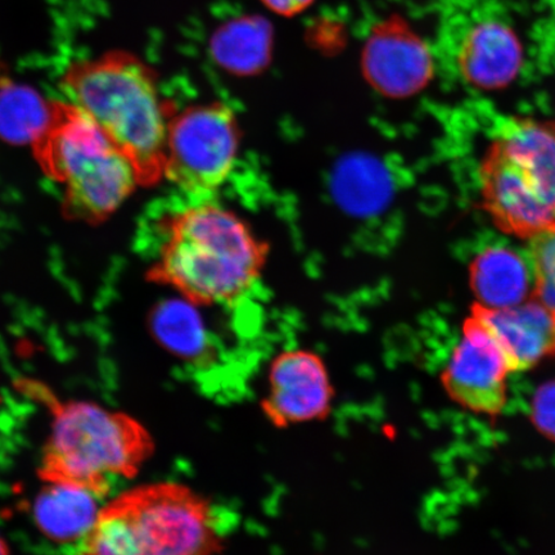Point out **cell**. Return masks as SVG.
Masks as SVG:
<instances>
[{
  "mask_svg": "<svg viewBox=\"0 0 555 555\" xmlns=\"http://www.w3.org/2000/svg\"><path fill=\"white\" fill-rule=\"evenodd\" d=\"M147 278L197 307L237 301L260 280L269 256L240 214L206 198L169 215Z\"/></svg>",
  "mask_w": 555,
  "mask_h": 555,
  "instance_id": "cell-1",
  "label": "cell"
},
{
  "mask_svg": "<svg viewBox=\"0 0 555 555\" xmlns=\"http://www.w3.org/2000/svg\"><path fill=\"white\" fill-rule=\"evenodd\" d=\"M62 88L133 165L139 185L162 182L172 108L141 59L109 51L73 62L62 76Z\"/></svg>",
  "mask_w": 555,
  "mask_h": 555,
  "instance_id": "cell-2",
  "label": "cell"
},
{
  "mask_svg": "<svg viewBox=\"0 0 555 555\" xmlns=\"http://www.w3.org/2000/svg\"><path fill=\"white\" fill-rule=\"evenodd\" d=\"M31 149L41 171L64 185L68 220L102 224L139 185L133 165L73 102L53 101L52 120Z\"/></svg>",
  "mask_w": 555,
  "mask_h": 555,
  "instance_id": "cell-3",
  "label": "cell"
},
{
  "mask_svg": "<svg viewBox=\"0 0 555 555\" xmlns=\"http://www.w3.org/2000/svg\"><path fill=\"white\" fill-rule=\"evenodd\" d=\"M478 178L483 210L503 233L531 241L555 231V124L505 119Z\"/></svg>",
  "mask_w": 555,
  "mask_h": 555,
  "instance_id": "cell-4",
  "label": "cell"
},
{
  "mask_svg": "<svg viewBox=\"0 0 555 555\" xmlns=\"http://www.w3.org/2000/svg\"><path fill=\"white\" fill-rule=\"evenodd\" d=\"M53 423L39 476L100 499L115 478L133 477L154 453V440L130 415L87 401L51 402Z\"/></svg>",
  "mask_w": 555,
  "mask_h": 555,
  "instance_id": "cell-5",
  "label": "cell"
},
{
  "mask_svg": "<svg viewBox=\"0 0 555 555\" xmlns=\"http://www.w3.org/2000/svg\"><path fill=\"white\" fill-rule=\"evenodd\" d=\"M437 66L472 88L509 86L524 67L515 23L499 0H440Z\"/></svg>",
  "mask_w": 555,
  "mask_h": 555,
  "instance_id": "cell-6",
  "label": "cell"
},
{
  "mask_svg": "<svg viewBox=\"0 0 555 555\" xmlns=\"http://www.w3.org/2000/svg\"><path fill=\"white\" fill-rule=\"evenodd\" d=\"M133 555H212L218 546L210 506L177 483H152L107 504Z\"/></svg>",
  "mask_w": 555,
  "mask_h": 555,
  "instance_id": "cell-7",
  "label": "cell"
},
{
  "mask_svg": "<svg viewBox=\"0 0 555 555\" xmlns=\"http://www.w3.org/2000/svg\"><path fill=\"white\" fill-rule=\"evenodd\" d=\"M241 138L237 116L223 103L196 104L172 114L165 178L191 196L205 198L231 177Z\"/></svg>",
  "mask_w": 555,
  "mask_h": 555,
  "instance_id": "cell-8",
  "label": "cell"
},
{
  "mask_svg": "<svg viewBox=\"0 0 555 555\" xmlns=\"http://www.w3.org/2000/svg\"><path fill=\"white\" fill-rule=\"evenodd\" d=\"M509 373L501 347L470 314L442 373V384L450 397L472 412L496 415L505 405Z\"/></svg>",
  "mask_w": 555,
  "mask_h": 555,
  "instance_id": "cell-9",
  "label": "cell"
},
{
  "mask_svg": "<svg viewBox=\"0 0 555 555\" xmlns=\"http://www.w3.org/2000/svg\"><path fill=\"white\" fill-rule=\"evenodd\" d=\"M327 367L317 353L288 350L270 366L263 412L276 426L318 421L327 415L332 402Z\"/></svg>",
  "mask_w": 555,
  "mask_h": 555,
  "instance_id": "cell-10",
  "label": "cell"
},
{
  "mask_svg": "<svg viewBox=\"0 0 555 555\" xmlns=\"http://www.w3.org/2000/svg\"><path fill=\"white\" fill-rule=\"evenodd\" d=\"M434 52L395 21L374 30L363 53V72L377 92L393 99L418 93L431 80Z\"/></svg>",
  "mask_w": 555,
  "mask_h": 555,
  "instance_id": "cell-11",
  "label": "cell"
},
{
  "mask_svg": "<svg viewBox=\"0 0 555 555\" xmlns=\"http://www.w3.org/2000/svg\"><path fill=\"white\" fill-rule=\"evenodd\" d=\"M501 347L511 372H524L555 357V310L530 297L516 307L470 311Z\"/></svg>",
  "mask_w": 555,
  "mask_h": 555,
  "instance_id": "cell-12",
  "label": "cell"
},
{
  "mask_svg": "<svg viewBox=\"0 0 555 555\" xmlns=\"http://www.w3.org/2000/svg\"><path fill=\"white\" fill-rule=\"evenodd\" d=\"M531 278L529 260L509 247L485 248L469 267L476 304L489 309L512 308L529 300Z\"/></svg>",
  "mask_w": 555,
  "mask_h": 555,
  "instance_id": "cell-13",
  "label": "cell"
},
{
  "mask_svg": "<svg viewBox=\"0 0 555 555\" xmlns=\"http://www.w3.org/2000/svg\"><path fill=\"white\" fill-rule=\"evenodd\" d=\"M99 496L64 483H47L34 504V519L54 543H80L100 515Z\"/></svg>",
  "mask_w": 555,
  "mask_h": 555,
  "instance_id": "cell-14",
  "label": "cell"
},
{
  "mask_svg": "<svg viewBox=\"0 0 555 555\" xmlns=\"http://www.w3.org/2000/svg\"><path fill=\"white\" fill-rule=\"evenodd\" d=\"M196 307L180 297L158 304L150 317L156 341L184 362H199L210 352V337Z\"/></svg>",
  "mask_w": 555,
  "mask_h": 555,
  "instance_id": "cell-15",
  "label": "cell"
},
{
  "mask_svg": "<svg viewBox=\"0 0 555 555\" xmlns=\"http://www.w3.org/2000/svg\"><path fill=\"white\" fill-rule=\"evenodd\" d=\"M53 115V101L38 90L11 80L0 81V138L16 145L33 144L44 133Z\"/></svg>",
  "mask_w": 555,
  "mask_h": 555,
  "instance_id": "cell-16",
  "label": "cell"
},
{
  "mask_svg": "<svg viewBox=\"0 0 555 555\" xmlns=\"http://www.w3.org/2000/svg\"><path fill=\"white\" fill-rule=\"evenodd\" d=\"M269 30L259 20H240L225 25L214 39V55L234 74H254L267 65Z\"/></svg>",
  "mask_w": 555,
  "mask_h": 555,
  "instance_id": "cell-17",
  "label": "cell"
},
{
  "mask_svg": "<svg viewBox=\"0 0 555 555\" xmlns=\"http://www.w3.org/2000/svg\"><path fill=\"white\" fill-rule=\"evenodd\" d=\"M529 242L531 297L555 310V231L540 234Z\"/></svg>",
  "mask_w": 555,
  "mask_h": 555,
  "instance_id": "cell-18",
  "label": "cell"
},
{
  "mask_svg": "<svg viewBox=\"0 0 555 555\" xmlns=\"http://www.w3.org/2000/svg\"><path fill=\"white\" fill-rule=\"evenodd\" d=\"M532 421L555 441V379L541 386L532 400Z\"/></svg>",
  "mask_w": 555,
  "mask_h": 555,
  "instance_id": "cell-19",
  "label": "cell"
},
{
  "mask_svg": "<svg viewBox=\"0 0 555 555\" xmlns=\"http://www.w3.org/2000/svg\"><path fill=\"white\" fill-rule=\"evenodd\" d=\"M533 43L541 64L555 72V15L547 13L533 33Z\"/></svg>",
  "mask_w": 555,
  "mask_h": 555,
  "instance_id": "cell-20",
  "label": "cell"
},
{
  "mask_svg": "<svg viewBox=\"0 0 555 555\" xmlns=\"http://www.w3.org/2000/svg\"><path fill=\"white\" fill-rule=\"evenodd\" d=\"M263 4L283 16H293L308 9L312 0H261Z\"/></svg>",
  "mask_w": 555,
  "mask_h": 555,
  "instance_id": "cell-21",
  "label": "cell"
},
{
  "mask_svg": "<svg viewBox=\"0 0 555 555\" xmlns=\"http://www.w3.org/2000/svg\"><path fill=\"white\" fill-rule=\"evenodd\" d=\"M0 555H11L10 547L2 537H0Z\"/></svg>",
  "mask_w": 555,
  "mask_h": 555,
  "instance_id": "cell-22",
  "label": "cell"
},
{
  "mask_svg": "<svg viewBox=\"0 0 555 555\" xmlns=\"http://www.w3.org/2000/svg\"><path fill=\"white\" fill-rule=\"evenodd\" d=\"M547 9H550V13L555 15V0H546Z\"/></svg>",
  "mask_w": 555,
  "mask_h": 555,
  "instance_id": "cell-23",
  "label": "cell"
}]
</instances>
